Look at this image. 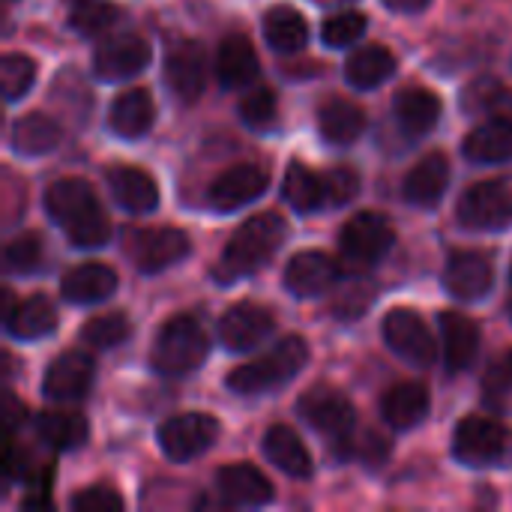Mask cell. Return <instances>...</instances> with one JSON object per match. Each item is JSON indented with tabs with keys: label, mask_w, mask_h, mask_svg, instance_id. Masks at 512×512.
Wrapping results in <instances>:
<instances>
[{
	"label": "cell",
	"mask_w": 512,
	"mask_h": 512,
	"mask_svg": "<svg viewBox=\"0 0 512 512\" xmlns=\"http://www.w3.org/2000/svg\"><path fill=\"white\" fill-rule=\"evenodd\" d=\"M45 213L63 228L78 249H99L111 237L108 216L99 207L93 186L81 177H60L45 189Z\"/></svg>",
	"instance_id": "cell-1"
},
{
	"label": "cell",
	"mask_w": 512,
	"mask_h": 512,
	"mask_svg": "<svg viewBox=\"0 0 512 512\" xmlns=\"http://www.w3.org/2000/svg\"><path fill=\"white\" fill-rule=\"evenodd\" d=\"M285 231H288V225L279 213H258V216L246 219L228 240L219 264L213 267V276L222 285L252 276L258 267H264L276 255V249L285 240Z\"/></svg>",
	"instance_id": "cell-2"
},
{
	"label": "cell",
	"mask_w": 512,
	"mask_h": 512,
	"mask_svg": "<svg viewBox=\"0 0 512 512\" xmlns=\"http://www.w3.org/2000/svg\"><path fill=\"white\" fill-rule=\"evenodd\" d=\"M306 363H309V345H306V339L303 336H285L282 342H276L258 360H249V363L231 369V375L225 378V384L237 396L270 393V390H279L288 381H294L303 372Z\"/></svg>",
	"instance_id": "cell-3"
},
{
	"label": "cell",
	"mask_w": 512,
	"mask_h": 512,
	"mask_svg": "<svg viewBox=\"0 0 512 512\" xmlns=\"http://www.w3.org/2000/svg\"><path fill=\"white\" fill-rule=\"evenodd\" d=\"M207 351L210 339L204 327L192 315H174L156 333V342L150 348V366L168 378L189 375L207 360Z\"/></svg>",
	"instance_id": "cell-4"
},
{
	"label": "cell",
	"mask_w": 512,
	"mask_h": 512,
	"mask_svg": "<svg viewBox=\"0 0 512 512\" xmlns=\"http://www.w3.org/2000/svg\"><path fill=\"white\" fill-rule=\"evenodd\" d=\"M459 222L471 231H501L512 225V174L474 183L459 201Z\"/></svg>",
	"instance_id": "cell-5"
},
{
	"label": "cell",
	"mask_w": 512,
	"mask_h": 512,
	"mask_svg": "<svg viewBox=\"0 0 512 512\" xmlns=\"http://www.w3.org/2000/svg\"><path fill=\"white\" fill-rule=\"evenodd\" d=\"M512 432L489 417H465L453 435V456L468 468H489L510 453Z\"/></svg>",
	"instance_id": "cell-6"
},
{
	"label": "cell",
	"mask_w": 512,
	"mask_h": 512,
	"mask_svg": "<svg viewBox=\"0 0 512 512\" xmlns=\"http://www.w3.org/2000/svg\"><path fill=\"white\" fill-rule=\"evenodd\" d=\"M393 243H396V231H393L390 219L375 210H363V213L351 216L339 237L342 258L357 270L375 267L393 249Z\"/></svg>",
	"instance_id": "cell-7"
},
{
	"label": "cell",
	"mask_w": 512,
	"mask_h": 512,
	"mask_svg": "<svg viewBox=\"0 0 512 512\" xmlns=\"http://www.w3.org/2000/svg\"><path fill=\"white\" fill-rule=\"evenodd\" d=\"M297 414L303 423H309L318 435H324L333 444H348L357 429V411L348 396L330 387H315L300 396Z\"/></svg>",
	"instance_id": "cell-8"
},
{
	"label": "cell",
	"mask_w": 512,
	"mask_h": 512,
	"mask_svg": "<svg viewBox=\"0 0 512 512\" xmlns=\"http://www.w3.org/2000/svg\"><path fill=\"white\" fill-rule=\"evenodd\" d=\"M219 432L222 429L216 417L192 411V414H177L165 420L156 432V441H159V450L171 462H192L216 444Z\"/></svg>",
	"instance_id": "cell-9"
},
{
	"label": "cell",
	"mask_w": 512,
	"mask_h": 512,
	"mask_svg": "<svg viewBox=\"0 0 512 512\" xmlns=\"http://www.w3.org/2000/svg\"><path fill=\"white\" fill-rule=\"evenodd\" d=\"M189 252H192L189 237L180 228H138L126 237L129 261L147 276H156L180 264Z\"/></svg>",
	"instance_id": "cell-10"
},
{
	"label": "cell",
	"mask_w": 512,
	"mask_h": 512,
	"mask_svg": "<svg viewBox=\"0 0 512 512\" xmlns=\"http://www.w3.org/2000/svg\"><path fill=\"white\" fill-rule=\"evenodd\" d=\"M381 333H384V342L390 345V351L417 369H429L438 357L432 330L414 309H390Z\"/></svg>",
	"instance_id": "cell-11"
},
{
	"label": "cell",
	"mask_w": 512,
	"mask_h": 512,
	"mask_svg": "<svg viewBox=\"0 0 512 512\" xmlns=\"http://www.w3.org/2000/svg\"><path fill=\"white\" fill-rule=\"evenodd\" d=\"M165 84L168 90L183 102L192 105L201 99L204 87H207V75H210V60L201 42L192 39H180L168 48L165 54Z\"/></svg>",
	"instance_id": "cell-12"
},
{
	"label": "cell",
	"mask_w": 512,
	"mask_h": 512,
	"mask_svg": "<svg viewBox=\"0 0 512 512\" xmlns=\"http://www.w3.org/2000/svg\"><path fill=\"white\" fill-rule=\"evenodd\" d=\"M150 63V45L138 33H114L102 39L93 51V75L99 81L135 78Z\"/></svg>",
	"instance_id": "cell-13"
},
{
	"label": "cell",
	"mask_w": 512,
	"mask_h": 512,
	"mask_svg": "<svg viewBox=\"0 0 512 512\" xmlns=\"http://www.w3.org/2000/svg\"><path fill=\"white\" fill-rule=\"evenodd\" d=\"M273 312L258 303H237L219 318V342L231 354L255 351L273 333Z\"/></svg>",
	"instance_id": "cell-14"
},
{
	"label": "cell",
	"mask_w": 512,
	"mask_h": 512,
	"mask_svg": "<svg viewBox=\"0 0 512 512\" xmlns=\"http://www.w3.org/2000/svg\"><path fill=\"white\" fill-rule=\"evenodd\" d=\"M267 171L258 165H234L228 171H222L213 183H210V204L219 213H234L246 204H252L255 198H261L267 192Z\"/></svg>",
	"instance_id": "cell-15"
},
{
	"label": "cell",
	"mask_w": 512,
	"mask_h": 512,
	"mask_svg": "<svg viewBox=\"0 0 512 512\" xmlns=\"http://www.w3.org/2000/svg\"><path fill=\"white\" fill-rule=\"evenodd\" d=\"M93 384V360L81 351H66L60 354L42 378V396L51 402H78L87 396Z\"/></svg>",
	"instance_id": "cell-16"
},
{
	"label": "cell",
	"mask_w": 512,
	"mask_h": 512,
	"mask_svg": "<svg viewBox=\"0 0 512 512\" xmlns=\"http://www.w3.org/2000/svg\"><path fill=\"white\" fill-rule=\"evenodd\" d=\"M495 285L492 261L480 252H456L444 267V288L450 297L462 303H474L486 297Z\"/></svg>",
	"instance_id": "cell-17"
},
{
	"label": "cell",
	"mask_w": 512,
	"mask_h": 512,
	"mask_svg": "<svg viewBox=\"0 0 512 512\" xmlns=\"http://www.w3.org/2000/svg\"><path fill=\"white\" fill-rule=\"evenodd\" d=\"M336 279L339 264L327 252H297L285 267V288L300 300L327 294L336 285Z\"/></svg>",
	"instance_id": "cell-18"
},
{
	"label": "cell",
	"mask_w": 512,
	"mask_h": 512,
	"mask_svg": "<svg viewBox=\"0 0 512 512\" xmlns=\"http://www.w3.org/2000/svg\"><path fill=\"white\" fill-rule=\"evenodd\" d=\"M216 492L228 507H264L273 501L270 480L246 462H234L216 471Z\"/></svg>",
	"instance_id": "cell-19"
},
{
	"label": "cell",
	"mask_w": 512,
	"mask_h": 512,
	"mask_svg": "<svg viewBox=\"0 0 512 512\" xmlns=\"http://www.w3.org/2000/svg\"><path fill=\"white\" fill-rule=\"evenodd\" d=\"M105 180H108L114 201L126 213L144 216V213H153L159 207V186L147 171H141L135 165H111L105 171Z\"/></svg>",
	"instance_id": "cell-20"
},
{
	"label": "cell",
	"mask_w": 512,
	"mask_h": 512,
	"mask_svg": "<svg viewBox=\"0 0 512 512\" xmlns=\"http://www.w3.org/2000/svg\"><path fill=\"white\" fill-rule=\"evenodd\" d=\"M450 186V159L444 153H429L423 156L405 177L402 195L414 207H435Z\"/></svg>",
	"instance_id": "cell-21"
},
{
	"label": "cell",
	"mask_w": 512,
	"mask_h": 512,
	"mask_svg": "<svg viewBox=\"0 0 512 512\" xmlns=\"http://www.w3.org/2000/svg\"><path fill=\"white\" fill-rule=\"evenodd\" d=\"M216 78L225 90H240L258 78L255 45L243 33H228L216 48Z\"/></svg>",
	"instance_id": "cell-22"
},
{
	"label": "cell",
	"mask_w": 512,
	"mask_h": 512,
	"mask_svg": "<svg viewBox=\"0 0 512 512\" xmlns=\"http://www.w3.org/2000/svg\"><path fill=\"white\" fill-rule=\"evenodd\" d=\"M54 327H57V309L45 294H33V297L21 300L18 306H12L9 294H6V333L12 339L36 342V339H45L48 333H54Z\"/></svg>",
	"instance_id": "cell-23"
},
{
	"label": "cell",
	"mask_w": 512,
	"mask_h": 512,
	"mask_svg": "<svg viewBox=\"0 0 512 512\" xmlns=\"http://www.w3.org/2000/svg\"><path fill=\"white\" fill-rule=\"evenodd\" d=\"M441 342L450 372H465L480 354V327L462 312H441Z\"/></svg>",
	"instance_id": "cell-24"
},
{
	"label": "cell",
	"mask_w": 512,
	"mask_h": 512,
	"mask_svg": "<svg viewBox=\"0 0 512 512\" xmlns=\"http://www.w3.org/2000/svg\"><path fill=\"white\" fill-rule=\"evenodd\" d=\"M429 405H432L429 390L417 381H405V384H396L390 393H384L381 417L390 429L408 432V429H417L429 417Z\"/></svg>",
	"instance_id": "cell-25"
},
{
	"label": "cell",
	"mask_w": 512,
	"mask_h": 512,
	"mask_svg": "<svg viewBox=\"0 0 512 512\" xmlns=\"http://www.w3.org/2000/svg\"><path fill=\"white\" fill-rule=\"evenodd\" d=\"M153 120H156V105H153V96L144 87H132L126 93H120L108 108L111 132L120 135V138H129V141L147 135Z\"/></svg>",
	"instance_id": "cell-26"
},
{
	"label": "cell",
	"mask_w": 512,
	"mask_h": 512,
	"mask_svg": "<svg viewBox=\"0 0 512 512\" xmlns=\"http://www.w3.org/2000/svg\"><path fill=\"white\" fill-rule=\"evenodd\" d=\"M114 291H117V273L108 264H78L60 282V294L75 306L105 303Z\"/></svg>",
	"instance_id": "cell-27"
},
{
	"label": "cell",
	"mask_w": 512,
	"mask_h": 512,
	"mask_svg": "<svg viewBox=\"0 0 512 512\" xmlns=\"http://www.w3.org/2000/svg\"><path fill=\"white\" fill-rule=\"evenodd\" d=\"M261 450L264 456L270 459V465H276L282 474L294 477V480H309L315 465H312V456L306 450V444L300 441V435L288 426H270L264 432V441H261Z\"/></svg>",
	"instance_id": "cell-28"
},
{
	"label": "cell",
	"mask_w": 512,
	"mask_h": 512,
	"mask_svg": "<svg viewBox=\"0 0 512 512\" xmlns=\"http://www.w3.org/2000/svg\"><path fill=\"white\" fill-rule=\"evenodd\" d=\"M465 156L471 162L480 165H501L512 159V120H486L477 129H471V135L462 144Z\"/></svg>",
	"instance_id": "cell-29"
},
{
	"label": "cell",
	"mask_w": 512,
	"mask_h": 512,
	"mask_svg": "<svg viewBox=\"0 0 512 512\" xmlns=\"http://www.w3.org/2000/svg\"><path fill=\"white\" fill-rule=\"evenodd\" d=\"M393 114L408 135H426L441 120V99L426 87H405L393 99Z\"/></svg>",
	"instance_id": "cell-30"
},
{
	"label": "cell",
	"mask_w": 512,
	"mask_h": 512,
	"mask_svg": "<svg viewBox=\"0 0 512 512\" xmlns=\"http://www.w3.org/2000/svg\"><path fill=\"white\" fill-rule=\"evenodd\" d=\"M396 72V57L384 45H360L345 60V78L357 90H375Z\"/></svg>",
	"instance_id": "cell-31"
},
{
	"label": "cell",
	"mask_w": 512,
	"mask_h": 512,
	"mask_svg": "<svg viewBox=\"0 0 512 512\" xmlns=\"http://www.w3.org/2000/svg\"><path fill=\"white\" fill-rule=\"evenodd\" d=\"M9 144L21 156H45L60 144V123L42 111H30L12 123Z\"/></svg>",
	"instance_id": "cell-32"
},
{
	"label": "cell",
	"mask_w": 512,
	"mask_h": 512,
	"mask_svg": "<svg viewBox=\"0 0 512 512\" xmlns=\"http://www.w3.org/2000/svg\"><path fill=\"white\" fill-rule=\"evenodd\" d=\"M318 129L330 144H354L366 129V114L348 99H327L318 108Z\"/></svg>",
	"instance_id": "cell-33"
},
{
	"label": "cell",
	"mask_w": 512,
	"mask_h": 512,
	"mask_svg": "<svg viewBox=\"0 0 512 512\" xmlns=\"http://www.w3.org/2000/svg\"><path fill=\"white\" fill-rule=\"evenodd\" d=\"M33 429H36V438L48 450H57V453L78 450L87 441V420L69 411H45L36 417Z\"/></svg>",
	"instance_id": "cell-34"
},
{
	"label": "cell",
	"mask_w": 512,
	"mask_h": 512,
	"mask_svg": "<svg viewBox=\"0 0 512 512\" xmlns=\"http://www.w3.org/2000/svg\"><path fill=\"white\" fill-rule=\"evenodd\" d=\"M261 27H264L267 45L279 54H294V51L306 48V42H309V24L291 6H273L264 15Z\"/></svg>",
	"instance_id": "cell-35"
},
{
	"label": "cell",
	"mask_w": 512,
	"mask_h": 512,
	"mask_svg": "<svg viewBox=\"0 0 512 512\" xmlns=\"http://www.w3.org/2000/svg\"><path fill=\"white\" fill-rule=\"evenodd\" d=\"M282 195H285V201L297 213H315V210H321L327 204V198H324V177H318L303 162H291L288 165L285 183H282Z\"/></svg>",
	"instance_id": "cell-36"
},
{
	"label": "cell",
	"mask_w": 512,
	"mask_h": 512,
	"mask_svg": "<svg viewBox=\"0 0 512 512\" xmlns=\"http://www.w3.org/2000/svg\"><path fill=\"white\" fill-rule=\"evenodd\" d=\"M120 9L111 0H75L69 12V27L81 36H96L117 21Z\"/></svg>",
	"instance_id": "cell-37"
},
{
	"label": "cell",
	"mask_w": 512,
	"mask_h": 512,
	"mask_svg": "<svg viewBox=\"0 0 512 512\" xmlns=\"http://www.w3.org/2000/svg\"><path fill=\"white\" fill-rule=\"evenodd\" d=\"M126 339H129V318L120 315V312L96 315L81 327V342L96 348V351H111Z\"/></svg>",
	"instance_id": "cell-38"
},
{
	"label": "cell",
	"mask_w": 512,
	"mask_h": 512,
	"mask_svg": "<svg viewBox=\"0 0 512 512\" xmlns=\"http://www.w3.org/2000/svg\"><path fill=\"white\" fill-rule=\"evenodd\" d=\"M33 81H36V63L27 54H18V51L3 54V60H0V87H3L6 102H15L24 93H30Z\"/></svg>",
	"instance_id": "cell-39"
},
{
	"label": "cell",
	"mask_w": 512,
	"mask_h": 512,
	"mask_svg": "<svg viewBox=\"0 0 512 512\" xmlns=\"http://www.w3.org/2000/svg\"><path fill=\"white\" fill-rule=\"evenodd\" d=\"M369 21L363 12L357 9H345V12H336L330 15L324 24H321V39L327 48H348V45H357L366 33Z\"/></svg>",
	"instance_id": "cell-40"
},
{
	"label": "cell",
	"mask_w": 512,
	"mask_h": 512,
	"mask_svg": "<svg viewBox=\"0 0 512 512\" xmlns=\"http://www.w3.org/2000/svg\"><path fill=\"white\" fill-rule=\"evenodd\" d=\"M279 117V102H276V93L270 87H252L243 99H240V120L255 129V132H264L276 123Z\"/></svg>",
	"instance_id": "cell-41"
},
{
	"label": "cell",
	"mask_w": 512,
	"mask_h": 512,
	"mask_svg": "<svg viewBox=\"0 0 512 512\" xmlns=\"http://www.w3.org/2000/svg\"><path fill=\"white\" fill-rule=\"evenodd\" d=\"M42 261V240L39 234H18L6 243V267L15 273H30Z\"/></svg>",
	"instance_id": "cell-42"
},
{
	"label": "cell",
	"mask_w": 512,
	"mask_h": 512,
	"mask_svg": "<svg viewBox=\"0 0 512 512\" xmlns=\"http://www.w3.org/2000/svg\"><path fill=\"white\" fill-rule=\"evenodd\" d=\"M360 192V174L354 168H333L327 177H324V198H327V207H345L357 198Z\"/></svg>",
	"instance_id": "cell-43"
},
{
	"label": "cell",
	"mask_w": 512,
	"mask_h": 512,
	"mask_svg": "<svg viewBox=\"0 0 512 512\" xmlns=\"http://www.w3.org/2000/svg\"><path fill=\"white\" fill-rule=\"evenodd\" d=\"M501 96H504V87L498 84V78H477L465 87L462 102L468 114H477V111H492Z\"/></svg>",
	"instance_id": "cell-44"
},
{
	"label": "cell",
	"mask_w": 512,
	"mask_h": 512,
	"mask_svg": "<svg viewBox=\"0 0 512 512\" xmlns=\"http://www.w3.org/2000/svg\"><path fill=\"white\" fill-rule=\"evenodd\" d=\"M72 510L78 512H117L123 510V498L108 486H90L72 498Z\"/></svg>",
	"instance_id": "cell-45"
},
{
	"label": "cell",
	"mask_w": 512,
	"mask_h": 512,
	"mask_svg": "<svg viewBox=\"0 0 512 512\" xmlns=\"http://www.w3.org/2000/svg\"><path fill=\"white\" fill-rule=\"evenodd\" d=\"M21 414H24V408L18 405L15 396H9V399H6V435L15 432V426L21 423Z\"/></svg>",
	"instance_id": "cell-46"
},
{
	"label": "cell",
	"mask_w": 512,
	"mask_h": 512,
	"mask_svg": "<svg viewBox=\"0 0 512 512\" xmlns=\"http://www.w3.org/2000/svg\"><path fill=\"white\" fill-rule=\"evenodd\" d=\"M384 3H387L393 12H411V15H414V12H423L432 0H384Z\"/></svg>",
	"instance_id": "cell-47"
},
{
	"label": "cell",
	"mask_w": 512,
	"mask_h": 512,
	"mask_svg": "<svg viewBox=\"0 0 512 512\" xmlns=\"http://www.w3.org/2000/svg\"><path fill=\"white\" fill-rule=\"evenodd\" d=\"M510 282H512V267H510Z\"/></svg>",
	"instance_id": "cell-48"
},
{
	"label": "cell",
	"mask_w": 512,
	"mask_h": 512,
	"mask_svg": "<svg viewBox=\"0 0 512 512\" xmlns=\"http://www.w3.org/2000/svg\"><path fill=\"white\" fill-rule=\"evenodd\" d=\"M510 318H512V306H510Z\"/></svg>",
	"instance_id": "cell-49"
}]
</instances>
